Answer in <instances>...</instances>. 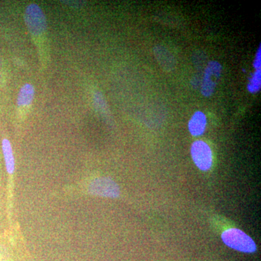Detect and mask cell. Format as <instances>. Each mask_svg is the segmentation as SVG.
Segmentation results:
<instances>
[{"label": "cell", "mask_w": 261, "mask_h": 261, "mask_svg": "<svg viewBox=\"0 0 261 261\" xmlns=\"http://www.w3.org/2000/svg\"><path fill=\"white\" fill-rule=\"evenodd\" d=\"M221 239L226 246L237 251L244 253H254L256 252V244L254 240L239 228H228L222 233Z\"/></svg>", "instance_id": "cell-1"}, {"label": "cell", "mask_w": 261, "mask_h": 261, "mask_svg": "<svg viewBox=\"0 0 261 261\" xmlns=\"http://www.w3.org/2000/svg\"><path fill=\"white\" fill-rule=\"evenodd\" d=\"M25 23L29 32L34 36L42 35L47 29V23L42 8L37 4L28 5L25 9Z\"/></svg>", "instance_id": "cell-2"}, {"label": "cell", "mask_w": 261, "mask_h": 261, "mask_svg": "<svg viewBox=\"0 0 261 261\" xmlns=\"http://www.w3.org/2000/svg\"><path fill=\"white\" fill-rule=\"evenodd\" d=\"M191 156L195 166L202 171H207L213 166V153L210 146L202 140L192 143Z\"/></svg>", "instance_id": "cell-3"}, {"label": "cell", "mask_w": 261, "mask_h": 261, "mask_svg": "<svg viewBox=\"0 0 261 261\" xmlns=\"http://www.w3.org/2000/svg\"><path fill=\"white\" fill-rule=\"evenodd\" d=\"M88 191L91 195L109 198H117L121 194L116 182L108 177L94 178L89 185Z\"/></svg>", "instance_id": "cell-4"}, {"label": "cell", "mask_w": 261, "mask_h": 261, "mask_svg": "<svg viewBox=\"0 0 261 261\" xmlns=\"http://www.w3.org/2000/svg\"><path fill=\"white\" fill-rule=\"evenodd\" d=\"M222 66L219 62L211 61L206 67L201 87V93L205 97L214 94L218 81L221 76Z\"/></svg>", "instance_id": "cell-5"}, {"label": "cell", "mask_w": 261, "mask_h": 261, "mask_svg": "<svg viewBox=\"0 0 261 261\" xmlns=\"http://www.w3.org/2000/svg\"><path fill=\"white\" fill-rule=\"evenodd\" d=\"M207 125V118L202 111L194 113L188 123L189 132L193 137H200L203 135Z\"/></svg>", "instance_id": "cell-6"}, {"label": "cell", "mask_w": 261, "mask_h": 261, "mask_svg": "<svg viewBox=\"0 0 261 261\" xmlns=\"http://www.w3.org/2000/svg\"><path fill=\"white\" fill-rule=\"evenodd\" d=\"M154 53L160 65L164 68L165 70L170 71L174 68L175 65H176L174 58L167 49L161 46H158V47H154Z\"/></svg>", "instance_id": "cell-7"}, {"label": "cell", "mask_w": 261, "mask_h": 261, "mask_svg": "<svg viewBox=\"0 0 261 261\" xmlns=\"http://www.w3.org/2000/svg\"><path fill=\"white\" fill-rule=\"evenodd\" d=\"M2 148H3L7 171L9 174H13L15 171V163L14 154H13V148L10 141L4 139L2 142Z\"/></svg>", "instance_id": "cell-8"}, {"label": "cell", "mask_w": 261, "mask_h": 261, "mask_svg": "<svg viewBox=\"0 0 261 261\" xmlns=\"http://www.w3.org/2000/svg\"><path fill=\"white\" fill-rule=\"evenodd\" d=\"M35 89L31 84H24L19 92L17 103L19 106H28L32 104L34 99Z\"/></svg>", "instance_id": "cell-9"}, {"label": "cell", "mask_w": 261, "mask_h": 261, "mask_svg": "<svg viewBox=\"0 0 261 261\" xmlns=\"http://www.w3.org/2000/svg\"><path fill=\"white\" fill-rule=\"evenodd\" d=\"M261 87V70H257L255 73H252L249 80L247 86V90L250 93H256L260 90Z\"/></svg>", "instance_id": "cell-10"}, {"label": "cell", "mask_w": 261, "mask_h": 261, "mask_svg": "<svg viewBox=\"0 0 261 261\" xmlns=\"http://www.w3.org/2000/svg\"><path fill=\"white\" fill-rule=\"evenodd\" d=\"M253 67L255 70H260L261 67V45H259L257 49L256 56H255V60L253 62Z\"/></svg>", "instance_id": "cell-11"}, {"label": "cell", "mask_w": 261, "mask_h": 261, "mask_svg": "<svg viewBox=\"0 0 261 261\" xmlns=\"http://www.w3.org/2000/svg\"><path fill=\"white\" fill-rule=\"evenodd\" d=\"M8 258V251L6 248L0 245V261H5Z\"/></svg>", "instance_id": "cell-12"}, {"label": "cell", "mask_w": 261, "mask_h": 261, "mask_svg": "<svg viewBox=\"0 0 261 261\" xmlns=\"http://www.w3.org/2000/svg\"><path fill=\"white\" fill-rule=\"evenodd\" d=\"M2 69H3V68H2V63L1 61H0V80H1L2 78Z\"/></svg>", "instance_id": "cell-13"}]
</instances>
